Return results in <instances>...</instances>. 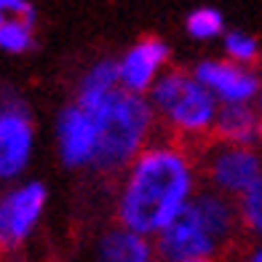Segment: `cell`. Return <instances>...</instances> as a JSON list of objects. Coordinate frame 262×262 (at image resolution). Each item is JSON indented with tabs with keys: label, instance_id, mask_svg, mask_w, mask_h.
<instances>
[{
	"label": "cell",
	"instance_id": "1",
	"mask_svg": "<svg viewBox=\"0 0 262 262\" xmlns=\"http://www.w3.org/2000/svg\"><path fill=\"white\" fill-rule=\"evenodd\" d=\"M198 190V150L174 137L152 139L121 174L115 222L145 238H156Z\"/></svg>",
	"mask_w": 262,
	"mask_h": 262
},
{
	"label": "cell",
	"instance_id": "2",
	"mask_svg": "<svg viewBox=\"0 0 262 262\" xmlns=\"http://www.w3.org/2000/svg\"><path fill=\"white\" fill-rule=\"evenodd\" d=\"M244 238L235 201L211 187H201L190 204L152 238L161 262L214 259L228 254Z\"/></svg>",
	"mask_w": 262,
	"mask_h": 262
},
{
	"label": "cell",
	"instance_id": "3",
	"mask_svg": "<svg viewBox=\"0 0 262 262\" xmlns=\"http://www.w3.org/2000/svg\"><path fill=\"white\" fill-rule=\"evenodd\" d=\"M86 110L97 121L94 171L104 177H121L126 166L150 145L158 131V115L145 94L115 89L102 102Z\"/></svg>",
	"mask_w": 262,
	"mask_h": 262
},
{
	"label": "cell",
	"instance_id": "4",
	"mask_svg": "<svg viewBox=\"0 0 262 262\" xmlns=\"http://www.w3.org/2000/svg\"><path fill=\"white\" fill-rule=\"evenodd\" d=\"M158 126H166L169 137L193 145L195 150L211 139L220 102L211 91L187 70H163L147 94Z\"/></svg>",
	"mask_w": 262,
	"mask_h": 262
},
{
	"label": "cell",
	"instance_id": "5",
	"mask_svg": "<svg viewBox=\"0 0 262 262\" xmlns=\"http://www.w3.org/2000/svg\"><path fill=\"white\" fill-rule=\"evenodd\" d=\"M198 169L204 187L235 201L262 177V152L254 145L209 139L198 147Z\"/></svg>",
	"mask_w": 262,
	"mask_h": 262
},
{
	"label": "cell",
	"instance_id": "6",
	"mask_svg": "<svg viewBox=\"0 0 262 262\" xmlns=\"http://www.w3.org/2000/svg\"><path fill=\"white\" fill-rule=\"evenodd\" d=\"M35 156V121L25 97L0 91V182H14Z\"/></svg>",
	"mask_w": 262,
	"mask_h": 262
},
{
	"label": "cell",
	"instance_id": "7",
	"mask_svg": "<svg viewBox=\"0 0 262 262\" xmlns=\"http://www.w3.org/2000/svg\"><path fill=\"white\" fill-rule=\"evenodd\" d=\"M49 187L40 180H27L0 193V252L11 254L25 246L46 214Z\"/></svg>",
	"mask_w": 262,
	"mask_h": 262
},
{
	"label": "cell",
	"instance_id": "8",
	"mask_svg": "<svg viewBox=\"0 0 262 262\" xmlns=\"http://www.w3.org/2000/svg\"><path fill=\"white\" fill-rule=\"evenodd\" d=\"M56 152L64 169H94L97 158V121L78 102L64 104L56 115Z\"/></svg>",
	"mask_w": 262,
	"mask_h": 262
},
{
	"label": "cell",
	"instance_id": "9",
	"mask_svg": "<svg viewBox=\"0 0 262 262\" xmlns=\"http://www.w3.org/2000/svg\"><path fill=\"white\" fill-rule=\"evenodd\" d=\"M193 75L220 104H254L262 91V78L257 70L235 64L230 59H204L193 67Z\"/></svg>",
	"mask_w": 262,
	"mask_h": 262
},
{
	"label": "cell",
	"instance_id": "10",
	"mask_svg": "<svg viewBox=\"0 0 262 262\" xmlns=\"http://www.w3.org/2000/svg\"><path fill=\"white\" fill-rule=\"evenodd\" d=\"M169 59H171V49L166 40L156 38V35L137 40L121 59H118L121 89H126L131 94H145L147 97L152 83L163 75Z\"/></svg>",
	"mask_w": 262,
	"mask_h": 262
},
{
	"label": "cell",
	"instance_id": "11",
	"mask_svg": "<svg viewBox=\"0 0 262 262\" xmlns=\"http://www.w3.org/2000/svg\"><path fill=\"white\" fill-rule=\"evenodd\" d=\"M91 262H161L152 238H145L123 225H113L99 233Z\"/></svg>",
	"mask_w": 262,
	"mask_h": 262
},
{
	"label": "cell",
	"instance_id": "12",
	"mask_svg": "<svg viewBox=\"0 0 262 262\" xmlns=\"http://www.w3.org/2000/svg\"><path fill=\"white\" fill-rule=\"evenodd\" d=\"M259 126L262 115L257 104H220L211 139L230 145H254L259 139Z\"/></svg>",
	"mask_w": 262,
	"mask_h": 262
},
{
	"label": "cell",
	"instance_id": "13",
	"mask_svg": "<svg viewBox=\"0 0 262 262\" xmlns=\"http://www.w3.org/2000/svg\"><path fill=\"white\" fill-rule=\"evenodd\" d=\"M115 89H121V75H118V59H99L94 62L86 75L78 80V89H75V99L83 107H91L102 102L107 94H113Z\"/></svg>",
	"mask_w": 262,
	"mask_h": 262
},
{
	"label": "cell",
	"instance_id": "14",
	"mask_svg": "<svg viewBox=\"0 0 262 262\" xmlns=\"http://www.w3.org/2000/svg\"><path fill=\"white\" fill-rule=\"evenodd\" d=\"M235 206L238 217H241L244 235H249L252 241H262V177L244 195L235 198Z\"/></svg>",
	"mask_w": 262,
	"mask_h": 262
},
{
	"label": "cell",
	"instance_id": "15",
	"mask_svg": "<svg viewBox=\"0 0 262 262\" xmlns=\"http://www.w3.org/2000/svg\"><path fill=\"white\" fill-rule=\"evenodd\" d=\"M35 46V21L6 16L0 25V49L6 54H27Z\"/></svg>",
	"mask_w": 262,
	"mask_h": 262
},
{
	"label": "cell",
	"instance_id": "16",
	"mask_svg": "<svg viewBox=\"0 0 262 262\" xmlns=\"http://www.w3.org/2000/svg\"><path fill=\"white\" fill-rule=\"evenodd\" d=\"M185 30L193 40H214L225 35V16L217 8H195L193 14L185 19Z\"/></svg>",
	"mask_w": 262,
	"mask_h": 262
},
{
	"label": "cell",
	"instance_id": "17",
	"mask_svg": "<svg viewBox=\"0 0 262 262\" xmlns=\"http://www.w3.org/2000/svg\"><path fill=\"white\" fill-rule=\"evenodd\" d=\"M222 43H225V56L235 64H244V67H252L257 59H259V40L249 32L241 30H230L222 35Z\"/></svg>",
	"mask_w": 262,
	"mask_h": 262
},
{
	"label": "cell",
	"instance_id": "18",
	"mask_svg": "<svg viewBox=\"0 0 262 262\" xmlns=\"http://www.w3.org/2000/svg\"><path fill=\"white\" fill-rule=\"evenodd\" d=\"M0 14L3 16H21V19L35 21V8L27 0H0Z\"/></svg>",
	"mask_w": 262,
	"mask_h": 262
},
{
	"label": "cell",
	"instance_id": "19",
	"mask_svg": "<svg viewBox=\"0 0 262 262\" xmlns=\"http://www.w3.org/2000/svg\"><path fill=\"white\" fill-rule=\"evenodd\" d=\"M241 262H262V241H254V246L244 254Z\"/></svg>",
	"mask_w": 262,
	"mask_h": 262
},
{
	"label": "cell",
	"instance_id": "20",
	"mask_svg": "<svg viewBox=\"0 0 262 262\" xmlns=\"http://www.w3.org/2000/svg\"><path fill=\"white\" fill-rule=\"evenodd\" d=\"M254 104H257V110H259V115H262V91H259V97H257V102H254Z\"/></svg>",
	"mask_w": 262,
	"mask_h": 262
},
{
	"label": "cell",
	"instance_id": "21",
	"mask_svg": "<svg viewBox=\"0 0 262 262\" xmlns=\"http://www.w3.org/2000/svg\"><path fill=\"white\" fill-rule=\"evenodd\" d=\"M185 262H214V259H185Z\"/></svg>",
	"mask_w": 262,
	"mask_h": 262
},
{
	"label": "cell",
	"instance_id": "22",
	"mask_svg": "<svg viewBox=\"0 0 262 262\" xmlns=\"http://www.w3.org/2000/svg\"><path fill=\"white\" fill-rule=\"evenodd\" d=\"M3 19H6V16H3V14H0V25H3Z\"/></svg>",
	"mask_w": 262,
	"mask_h": 262
},
{
	"label": "cell",
	"instance_id": "23",
	"mask_svg": "<svg viewBox=\"0 0 262 262\" xmlns=\"http://www.w3.org/2000/svg\"><path fill=\"white\" fill-rule=\"evenodd\" d=\"M259 139H262V126H259Z\"/></svg>",
	"mask_w": 262,
	"mask_h": 262
}]
</instances>
